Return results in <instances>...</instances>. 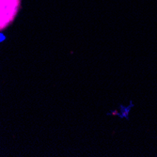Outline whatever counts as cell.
I'll use <instances>...</instances> for the list:
<instances>
[{
	"instance_id": "obj_1",
	"label": "cell",
	"mask_w": 157,
	"mask_h": 157,
	"mask_svg": "<svg viewBox=\"0 0 157 157\" xmlns=\"http://www.w3.org/2000/svg\"><path fill=\"white\" fill-rule=\"evenodd\" d=\"M20 6L21 0H0V31L14 21Z\"/></svg>"
}]
</instances>
